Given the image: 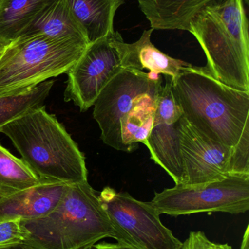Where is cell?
<instances>
[{"mask_svg": "<svg viewBox=\"0 0 249 249\" xmlns=\"http://www.w3.org/2000/svg\"><path fill=\"white\" fill-rule=\"evenodd\" d=\"M42 182L22 159L0 144V197H6Z\"/></svg>", "mask_w": 249, "mask_h": 249, "instance_id": "d6986e66", "label": "cell"}, {"mask_svg": "<svg viewBox=\"0 0 249 249\" xmlns=\"http://www.w3.org/2000/svg\"><path fill=\"white\" fill-rule=\"evenodd\" d=\"M25 231L20 219L0 221V247L23 244Z\"/></svg>", "mask_w": 249, "mask_h": 249, "instance_id": "603a6c76", "label": "cell"}, {"mask_svg": "<svg viewBox=\"0 0 249 249\" xmlns=\"http://www.w3.org/2000/svg\"><path fill=\"white\" fill-rule=\"evenodd\" d=\"M10 42H11L10 41L5 40V39H1V38H0V58H1V55L4 53L6 48H7V46L10 45Z\"/></svg>", "mask_w": 249, "mask_h": 249, "instance_id": "83f0119b", "label": "cell"}, {"mask_svg": "<svg viewBox=\"0 0 249 249\" xmlns=\"http://www.w3.org/2000/svg\"><path fill=\"white\" fill-rule=\"evenodd\" d=\"M118 32L89 43L77 62L67 71L64 100L78 107L80 112L92 107L100 92L121 70V47Z\"/></svg>", "mask_w": 249, "mask_h": 249, "instance_id": "9c48e42d", "label": "cell"}, {"mask_svg": "<svg viewBox=\"0 0 249 249\" xmlns=\"http://www.w3.org/2000/svg\"><path fill=\"white\" fill-rule=\"evenodd\" d=\"M228 171L230 175H249V122L238 143L232 147Z\"/></svg>", "mask_w": 249, "mask_h": 249, "instance_id": "7402d4cb", "label": "cell"}, {"mask_svg": "<svg viewBox=\"0 0 249 249\" xmlns=\"http://www.w3.org/2000/svg\"><path fill=\"white\" fill-rule=\"evenodd\" d=\"M33 35H42L53 39H72L89 44L86 32L75 17L68 0H56L45 7L19 37Z\"/></svg>", "mask_w": 249, "mask_h": 249, "instance_id": "4fadbf2b", "label": "cell"}, {"mask_svg": "<svg viewBox=\"0 0 249 249\" xmlns=\"http://www.w3.org/2000/svg\"><path fill=\"white\" fill-rule=\"evenodd\" d=\"M70 184L45 182L0 197V221H32L45 217L62 200Z\"/></svg>", "mask_w": 249, "mask_h": 249, "instance_id": "8fae6325", "label": "cell"}, {"mask_svg": "<svg viewBox=\"0 0 249 249\" xmlns=\"http://www.w3.org/2000/svg\"><path fill=\"white\" fill-rule=\"evenodd\" d=\"M0 132L12 141L22 160L41 181L70 185L88 181L84 155L45 106L29 111Z\"/></svg>", "mask_w": 249, "mask_h": 249, "instance_id": "7a4b0ae2", "label": "cell"}, {"mask_svg": "<svg viewBox=\"0 0 249 249\" xmlns=\"http://www.w3.org/2000/svg\"><path fill=\"white\" fill-rule=\"evenodd\" d=\"M54 85V80H47L20 94L0 96V130L29 111L44 106Z\"/></svg>", "mask_w": 249, "mask_h": 249, "instance_id": "ffe728a7", "label": "cell"}, {"mask_svg": "<svg viewBox=\"0 0 249 249\" xmlns=\"http://www.w3.org/2000/svg\"><path fill=\"white\" fill-rule=\"evenodd\" d=\"M4 0H0V8H1V5H2L3 2H4Z\"/></svg>", "mask_w": 249, "mask_h": 249, "instance_id": "4dcf8cb0", "label": "cell"}, {"mask_svg": "<svg viewBox=\"0 0 249 249\" xmlns=\"http://www.w3.org/2000/svg\"><path fill=\"white\" fill-rule=\"evenodd\" d=\"M56 0H4L0 8V38L17 39L32 20Z\"/></svg>", "mask_w": 249, "mask_h": 249, "instance_id": "ac0fdd59", "label": "cell"}, {"mask_svg": "<svg viewBox=\"0 0 249 249\" xmlns=\"http://www.w3.org/2000/svg\"><path fill=\"white\" fill-rule=\"evenodd\" d=\"M94 247L96 249H137L128 244L121 242H117L115 244L104 242L94 245Z\"/></svg>", "mask_w": 249, "mask_h": 249, "instance_id": "d4e9b609", "label": "cell"}, {"mask_svg": "<svg viewBox=\"0 0 249 249\" xmlns=\"http://www.w3.org/2000/svg\"><path fill=\"white\" fill-rule=\"evenodd\" d=\"M213 249H232V247L228 245V244H214V248Z\"/></svg>", "mask_w": 249, "mask_h": 249, "instance_id": "f1b7e54d", "label": "cell"}, {"mask_svg": "<svg viewBox=\"0 0 249 249\" xmlns=\"http://www.w3.org/2000/svg\"><path fill=\"white\" fill-rule=\"evenodd\" d=\"M89 45L42 35L14 39L0 58V96L20 94L67 74Z\"/></svg>", "mask_w": 249, "mask_h": 249, "instance_id": "5b68a950", "label": "cell"}, {"mask_svg": "<svg viewBox=\"0 0 249 249\" xmlns=\"http://www.w3.org/2000/svg\"><path fill=\"white\" fill-rule=\"evenodd\" d=\"M150 203L159 215L244 213L249 210V175H230L201 185H175L155 193Z\"/></svg>", "mask_w": 249, "mask_h": 249, "instance_id": "8992f818", "label": "cell"}, {"mask_svg": "<svg viewBox=\"0 0 249 249\" xmlns=\"http://www.w3.org/2000/svg\"><path fill=\"white\" fill-rule=\"evenodd\" d=\"M101 203L121 238V243L137 249H178L182 242L162 224L150 202L106 187L99 195Z\"/></svg>", "mask_w": 249, "mask_h": 249, "instance_id": "52a82bcc", "label": "cell"}, {"mask_svg": "<svg viewBox=\"0 0 249 249\" xmlns=\"http://www.w3.org/2000/svg\"><path fill=\"white\" fill-rule=\"evenodd\" d=\"M183 178L178 185L197 186L229 177L232 147L213 141L180 119Z\"/></svg>", "mask_w": 249, "mask_h": 249, "instance_id": "30bf717a", "label": "cell"}, {"mask_svg": "<svg viewBox=\"0 0 249 249\" xmlns=\"http://www.w3.org/2000/svg\"><path fill=\"white\" fill-rule=\"evenodd\" d=\"M249 226H247L241 243V249H249Z\"/></svg>", "mask_w": 249, "mask_h": 249, "instance_id": "4316f807", "label": "cell"}, {"mask_svg": "<svg viewBox=\"0 0 249 249\" xmlns=\"http://www.w3.org/2000/svg\"><path fill=\"white\" fill-rule=\"evenodd\" d=\"M23 244L38 249H82L103 238L121 242L99 195L88 181L71 184L58 206L45 217L21 221Z\"/></svg>", "mask_w": 249, "mask_h": 249, "instance_id": "277c9868", "label": "cell"}, {"mask_svg": "<svg viewBox=\"0 0 249 249\" xmlns=\"http://www.w3.org/2000/svg\"><path fill=\"white\" fill-rule=\"evenodd\" d=\"M151 158L173 179L175 185L182 181V156L181 151L180 120L173 124H153L144 143Z\"/></svg>", "mask_w": 249, "mask_h": 249, "instance_id": "9a60e30c", "label": "cell"}, {"mask_svg": "<svg viewBox=\"0 0 249 249\" xmlns=\"http://www.w3.org/2000/svg\"><path fill=\"white\" fill-rule=\"evenodd\" d=\"M172 93L183 117L213 141L233 147L249 122V91L213 77L205 67L190 64L172 78Z\"/></svg>", "mask_w": 249, "mask_h": 249, "instance_id": "6da1fadb", "label": "cell"}, {"mask_svg": "<svg viewBox=\"0 0 249 249\" xmlns=\"http://www.w3.org/2000/svg\"><path fill=\"white\" fill-rule=\"evenodd\" d=\"M82 249H96L95 248V247H86V248Z\"/></svg>", "mask_w": 249, "mask_h": 249, "instance_id": "f546056e", "label": "cell"}, {"mask_svg": "<svg viewBox=\"0 0 249 249\" xmlns=\"http://www.w3.org/2000/svg\"><path fill=\"white\" fill-rule=\"evenodd\" d=\"M207 59L206 68L227 86L249 91V21L244 0H216L188 27Z\"/></svg>", "mask_w": 249, "mask_h": 249, "instance_id": "3957f363", "label": "cell"}, {"mask_svg": "<svg viewBox=\"0 0 249 249\" xmlns=\"http://www.w3.org/2000/svg\"><path fill=\"white\" fill-rule=\"evenodd\" d=\"M161 77L133 69L121 68L102 89L94 104L93 116L102 142L124 152L121 120L148 95L159 92Z\"/></svg>", "mask_w": 249, "mask_h": 249, "instance_id": "ba28073f", "label": "cell"}, {"mask_svg": "<svg viewBox=\"0 0 249 249\" xmlns=\"http://www.w3.org/2000/svg\"><path fill=\"white\" fill-rule=\"evenodd\" d=\"M0 249H38L26 245L25 244H15V245L7 246V247H0Z\"/></svg>", "mask_w": 249, "mask_h": 249, "instance_id": "484cf974", "label": "cell"}, {"mask_svg": "<svg viewBox=\"0 0 249 249\" xmlns=\"http://www.w3.org/2000/svg\"><path fill=\"white\" fill-rule=\"evenodd\" d=\"M165 83L158 93L153 124H173L183 116L182 110L172 93V77L164 75Z\"/></svg>", "mask_w": 249, "mask_h": 249, "instance_id": "44dd1931", "label": "cell"}, {"mask_svg": "<svg viewBox=\"0 0 249 249\" xmlns=\"http://www.w3.org/2000/svg\"><path fill=\"white\" fill-rule=\"evenodd\" d=\"M153 30H188L192 19L216 0H137Z\"/></svg>", "mask_w": 249, "mask_h": 249, "instance_id": "5bb4252c", "label": "cell"}, {"mask_svg": "<svg viewBox=\"0 0 249 249\" xmlns=\"http://www.w3.org/2000/svg\"><path fill=\"white\" fill-rule=\"evenodd\" d=\"M214 243L211 242L203 232H191L188 238L181 244L178 249H213Z\"/></svg>", "mask_w": 249, "mask_h": 249, "instance_id": "cb8c5ba5", "label": "cell"}, {"mask_svg": "<svg viewBox=\"0 0 249 249\" xmlns=\"http://www.w3.org/2000/svg\"><path fill=\"white\" fill-rule=\"evenodd\" d=\"M158 93L143 97L131 112L121 120V137L124 152H133L138 143H146L153 126Z\"/></svg>", "mask_w": 249, "mask_h": 249, "instance_id": "e0dca14e", "label": "cell"}, {"mask_svg": "<svg viewBox=\"0 0 249 249\" xmlns=\"http://www.w3.org/2000/svg\"><path fill=\"white\" fill-rule=\"evenodd\" d=\"M68 2L92 43L115 32L114 18L125 0H68Z\"/></svg>", "mask_w": 249, "mask_h": 249, "instance_id": "2e32d148", "label": "cell"}, {"mask_svg": "<svg viewBox=\"0 0 249 249\" xmlns=\"http://www.w3.org/2000/svg\"><path fill=\"white\" fill-rule=\"evenodd\" d=\"M153 29L145 30L138 40L134 43L124 42L121 47V67L143 71L152 74L176 77L189 63L172 58L154 46L151 40Z\"/></svg>", "mask_w": 249, "mask_h": 249, "instance_id": "7c38bea8", "label": "cell"}]
</instances>
